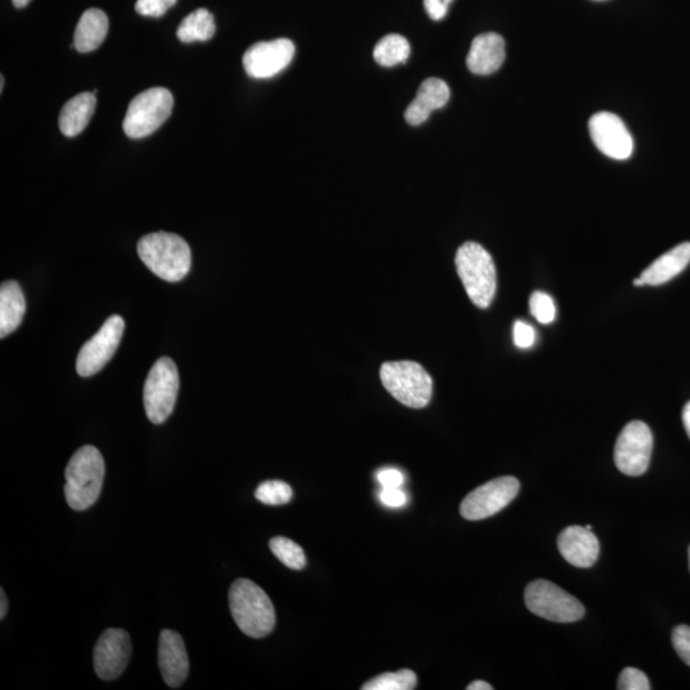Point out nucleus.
Listing matches in <instances>:
<instances>
[{
  "instance_id": "obj_1",
  "label": "nucleus",
  "mask_w": 690,
  "mask_h": 690,
  "mask_svg": "<svg viewBox=\"0 0 690 690\" xmlns=\"http://www.w3.org/2000/svg\"><path fill=\"white\" fill-rule=\"evenodd\" d=\"M137 252L147 268L165 282H181L184 276L190 273L191 248L177 234H147L138 241Z\"/></svg>"
},
{
  "instance_id": "obj_2",
  "label": "nucleus",
  "mask_w": 690,
  "mask_h": 690,
  "mask_svg": "<svg viewBox=\"0 0 690 690\" xmlns=\"http://www.w3.org/2000/svg\"><path fill=\"white\" fill-rule=\"evenodd\" d=\"M64 496L73 510L82 512L98 501L103 489L105 463L103 455L95 446L86 445L78 449L66 468Z\"/></svg>"
},
{
  "instance_id": "obj_3",
  "label": "nucleus",
  "mask_w": 690,
  "mask_h": 690,
  "mask_svg": "<svg viewBox=\"0 0 690 690\" xmlns=\"http://www.w3.org/2000/svg\"><path fill=\"white\" fill-rule=\"evenodd\" d=\"M229 607L237 627L246 636L264 638L273 632L276 623L273 602L256 583L237 579L229 590Z\"/></svg>"
},
{
  "instance_id": "obj_4",
  "label": "nucleus",
  "mask_w": 690,
  "mask_h": 690,
  "mask_svg": "<svg viewBox=\"0 0 690 690\" xmlns=\"http://www.w3.org/2000/svg\"><path fill=\"white\" fill-rule=\"evenodd\" d=\"M455 266L469 299L478 308H489L494 301L498 278L489 252L476 242H466L455 255Z\"/></svg>"
},
{
  "instance_id": "obj_5",
  "label": "nucleus",
  "mask_w": 690,
  "mask_h": 690,
  "mask_svg": "<svg viewBox=\"0 0 690 690\" xmlns=\"http://www.w3.org/2000/svg\"><path fill=\"white\" fill-rule=\"evenodd\" d=\"M380 379L384 388L406 407L420 409L430 403L434 383L420 363L386 362L380 368Z\"/></svg>"
},
{
  "instance_id": "obj_6",
  "label": "nucleus",
  "mask_w": 690,
  "mask_h": 690,
  "mask_svg": "<svg viewBox=\"0 0 690 690\" xmlns=\"http://www.w3.org/2000/svg\"><path fill=\"white\" fill-rule=\"evenodd\" d=\"M173 95L165 87L141 92L128 105L123 131L130 138H144L163 126L172 114Z\"/></svg>"
},
{
  "instance_id": "obj_7",
  "label": "nucleus",
  "mask_w": 690,
  "mask_h": 690,
  "mask_svg": "<svg viewBox=\"0 0 690 690\" xmlns=\"http://www.w3.org/2000/svg\"><path fill=\"white\" fill-rule=\"evenodd\" d=\"M524 601L532 614L554 623H575L586 613L581 601L544 579L528 584Z\"/></svg>"
},
{
  "instance_id": "obj_8",
  "label": "nucleus",
  "mask_w": 690,
  "mask_h": 690,
  "mask_svg": "<svg viewBox=\"0 0 690 690\" xmlns=\"http://www.w3.org/2000/svg\"><path fill=\"white\" fill-rule=\"evenodd\" d=\"M179 375L176 363L163 357L155 362L145 381L144 404L146 416L155 425L168 420L176 407Z\"/></svg>"
},
{
  "instance_id": "obj_9",
  "label": "nucleus",
  "mask_w": 690,
  "mask_h": 690,
  "mask_svg": "<svg viewBox=\"0 0 690 690\" xmlns=\"http://www.w3.org/2000/svg\"><path fill=\"white\" fill-rule=\"evenodd\" d=\"M521 483L515 477L505 476L477 487L460 504V514L467 521H482L498 514L517 498Z\"/></svg>"
},
{
  "instance_id": "obj_10",
  "label": "nucleus",
  "mask_w": 690,
  "mask_h": 690,
  "mask_svg": "<svg viewBox=\"0 0 690 690\" xmlns=\"http://www.w3.org/2000/svg\"><path fill=\"white\" fill-rule=\"evenodd\" d=\"M653 436L642 421L628 423L620 432L615 445V464L624 475L642 476L650 467Z\"/></svg>"
},
{
  "instance_id": "obj_11",
  "label": "nucleus",
  "mask_w": 690,
  "mask_h": 690,
  "mask_svg": "<svg viewBox=\"0 0 690 690\" xmlns=\"http://www.w3.org/2000/svg\"><path fill=\"white\" fill-rule=\"evenodd\" d=\"M124 331V320L121 316L109 317L101 329L84 344L78 353L76 370L78 375L89 377L99 372L112 360L121 343Z\"/></svg>"
},
{
  "instance_id": "obj_12",
  "label": "nucleus",
  "mask_w": 690,
  "mask_h": 690,
  "mask_svg": "<svg viewBox=\"0 0 690 690\" xmlns=\"http://www.w3.org/2000/svg\"><path fill=\"white\" fill-rule=\"evenodd\" d=\"M131 653V638L126 630L117 628L105 630L94 648L96 675L105 682L119 678L130 662Z\"/></svg>"
},
{
  "instance_id": "obj_13",
  "label": "nucleus",
  "mask_w": 690,
  "mask_h": 690,
  "mask_svg": "<svg viewBox=\"0 0 690 690\" xmlns=\"http://www.w3.org/2000/svg\"><path fill=\"white\" fill-rule=\"evenodd\" d=\"M294 52L296 48L289 39L261 41L243 55V66L252 78L274 77L291 64Z\"/></svg>"
},
{
  "instance_id": "obj_14",
  "label": "nucleus",
  "mask_w": 690,
  "mask_h": 690,
  "mask_svg": "<svg viewBox=\"0 0 690 690\" xmlns=\"http://www.w3.org/2000/svg\"><path fill=\"white\" fill-rule=\"evenodd\" d=\"M592 141L602 154L615 160L628 159L633 154V137L618 115L601 112L590 119Z\"/></svg>"
},
{
  "instance_id": "obj_15",
  "label": "nucleus",
  "mask_w": 690,
  "mask_h": 690,
  "mask_svg": "<svg viewBox=\"0 0 690 690\" xmlns=\"http://www.w3.org/2000/svg\"><path fill=\"white\" fill-rule=\"evenodd\" d=\"M159 667L165 684L179 688L190 673V661L181 634L165 629L159 639Z\"/></svg>"
},
{
  "instance_id": "obj_16",
  "label": "nucleus",
  "mask_w": 690,
  "mask_h": 690,
  "mask_svg": "<svg viewBox=\"0 0 690 690\" xmlns=\"http://www.w3.org/2000/svg\"><path fill=\"white\" fill-rule=\"evenodd\" d=\"M561 556L577 568H591L600 556V542L586 527L565 528L558 538Z\"/></svg>"
},
{
  "instance_id": "obj_17",
  "label": "nucleus",
  "mask_w": 690,
  "mask_h": 690,
  "mask_svg": "<svg viewBox=\"0 0 690 690\" xmlns=\"http://www.w3.org/2000/svg\"><path fill=\"white\" fill-rule=\"evenodd\" d=\"M504 59V39L494 32H489L473 40L467 57V67L475 75H491L503 66Z\"/></svg>"
},
{
  "instance_id": "obj_18",
  "label": "nucleus",
  "mask_w": 690,
  "mask_h": 690,
  "mask_svg": "<svg viewBox=\"0 0 690 690\" xmlns=\"http://www.w3.org/2000/svg\"><path fill=\"white\" fill-rule=\"evenodd\" d=\"M450 99L449 86L440 78H429L423 82L416 98L409 105L406 119L411 126H420L429 119L434 110L445 107Z\"/></svg>"
},
{
  "instance_id": "obj_19",
  "label": "nucleus",
  "mask_w": 690,
  "mask_h": 690,
  "mask_svg": "<svg viewBox=\"0 0 690 690\" xmlns=\"http://www.w3.org/2000/svg\"><path fill=\"white\" fill-rule=\"evenodd\" d=\"M690 262V242L680 243L659 259L653 261L641 274L647 285H661L670 282L687 268Z\"/></svg>"
},
{
  "instance_id": "obj_20",
  "label": "nucleus",
  "mask_w": 690,
  "mask_h": 690,
  "mask_svg": "<svg viewBox=\"0 0 690 690\" xmlns=\"http://www.w3.org/2000/svg\"><path fill=\"white\" fill-rule=\"evenodd\" d=\"M109 31L108 16L101 9L90 8L77 23L73 48L80 53H90L98 49Z\"/></svg>"
},
{
  "instance_id": "obj_21",
  "label": "nucleus",
  "mask_w": 690,
  "mask_h": 690,
  "mask_svg": "<svg viewBox=\"0 0 690 690\" xmlns=\"http://www.w3.org/2000/svg\"><path fill=\"white\" fill-rule=\"evenodd\" d=\"M96 108L94 92H82L68 100L59 115V130L67 137L80 135L89 124Z\"/></svg>"
},
{
  "instance_id": "obj_22",
  "label": "nucleus",
  "mask_w": 690,
  "mask_h": 690,
  "mask_svg": "<svg viewBox=\"0 0 690 690\" xmlns=\"http://www.w3.org/2000/svg\"><path fill=\"white\" fill-rule=\"evenodd\" d=\"M26 301L20 284L6 282L0 288V338H6L21 325Z\"/></svg>"
},
{
  "instance_id": "obj_23",
  "label": "nucleus",
  "mask_w": 690,
  "mask_h": 690,
  "mask_svg": "<svg viewBox=\"0 0 690 690\" xmlns=\"http://www.w3.org/2000/svg\"><path fill=\"white\" fill-rule=\"evenodd\" d=\"M215 29L213 15L207 9L200 8L184 18L178 27L177 36L182 43L186 44L207 41L213 38Z\"/></svg>"
},
{
  "instance_id": "obj_24",
  "label": "nucleus",
  "mask_w": 690,
  "mask_h": 690,
  "mask_svg": "<svg viewBox=\"0 0 690 690\" xmlns=\"http://www.w3.org/2000/svg\"><path fill=\"white\" fill-rule=\"evenodd\" d=\"M409 54L411 46L408 40L397 34L384 36L374 49L375 61L383 67H393L407 62Z\"/></svg>"
},
{
  "instance_id": "obj_25",
  "label": "nucleus",
  "mask_w": 690,
  "mask_h": 690,
  "mask_svg": "<svg viewBox=\"0 0 690 690\" xmlns=\"http://www.w3.org/2000/svg\"><path fill=\"white\" fill-rule=\"evenodd\" d=\"M416 687L417 675L408 669L381 674L362 685L363 690H412Z\"/></svg>"
},
{
  "instance_id": "obj_26",
  "label": "nucleus",
  "mask_w": 690,
  "mask_h": 690,
  "mask_svg": "<svg viewBox=\"0 0 690 690\" xmlns=\"http://www.w3.org/2000/svg\"><path fill=\"white\" fill-rule=\"evenodd\" d=\"M270 550L285 567L302 570L306 567V555L302 547L285 537H274L270 540Z\"/></svg>"
},
{
  "instance_id": "obj_27",
  "label": "nucleus",
  "mask_w": 690,
  "mask_h": 690,
  "mask_svg": "<svg viewBox=\"0 0 690 690\" xmlns=\"http://www.w3.org/2000/svg\"><path fill=\"white\" fill-rule=\"evenodd\" d=\"M255 498L266 505L288 504L293 499V490L283 481H266L257 487Z\"/></svg>"
},
{
  "instance_id": "obj_28",
  "label": "nucleus",
  "mask_w": 690,
  "mask_h": 690,
  "mask_svg": "<svg viewBox=\"0 0 690 690\" xmlns=\"http://www.w3.org/2000/svg\"><path fill=\"white\" fill-rule=\"evenodd\" d=\"M529 311L540 324L549 325L556 317L554 299L544 292H533L529 298Z\"/></svg>"
},
{
  "instance_id": "obj_29",
  "label": "nucleus",
  "mask_w": 690,
  "mask_h": 690,
  "mask_svg": "<svg viewBox=\"0 0 690 690\" xmlns=\"http://www.w3.org/2000/svg\"><path fill=\"white\" fill-rule=\"evenodd\" d=\"M619 690H650V680L643 671L627 667L621 671L618 682Z\"/></svg>"
},
{
  "instance_id": "obj_30",
  "label": "nucleus",
  "mask_w": 690,
  "mask_h": 690,
  "mask_svg": "<svg viewBox=\"0 0 690 690\" xmlns=\"http://www.w3.org/2000/svg\"><path fill=\"white\" fill-rule=\"evenodd\" d=\"M177 2L178 0H137L136 12L145 17H161Z\"/></svg>"
},
{
  "instance_id": "obj_31",
  "label": "nucleus",
  "mask_w": 690,
  "mask_h": 690,
  "mask_svg": "<svg viewBox=\"0 0 690 690\" xmlns=\"http://www.w3.org/2000/svg\"><path fill=\"white\" fill-rule=\"evenodd\" d=\"M673 646L680 659L690 666V627L678 625L673 630Z\"/></svg>"
},
{
  "instance_id": "obj_32",
  "label": "nucleus",
  "mask_w": 690,
  "mask_h": 690,
  "mask_svg": "<svg viewBox=\"0 0 690 690\" xmlns=\"http://www.w3.org/2000/svg\"><path fill=\"white\" fill-rule=\"evenodd\" d=\"M513 339L518 348H531L532 345L535 344L536 331L531 325L527 324V322L515 321Z\"/></svg>"
},
{
  "instance_id": "obj_33",
  "label": "nucleus",
  "mask_w": 690,
  "mask_h": 690,
  "mask_svg": "<svg viewBox=\"0 0 690 690\" xmlns=\"http://www.w3.org/2000/svg\"><path fill=\"white\" fill-rule=\"evenodd\" d=\"M376 478L383 489H400L406 481V477L397 468L381 469L377 472Z\"/></svg>"
},
{
  "instance_id": "obj_34",
  "label": "nucleus",
  "mask_w": 690,
  "mask_h": 690,
  "mask_svg": "<svg viewBox=\"0 0 690 690\" xmlns=\"http://www.w3.org/2000/svg\"><path fill=\"white\" fill-rule=\"evenodd\" d=\"M379 498L388 508H402L408 501V496L402 489H383Z\"/></svg>"
},
{
  "instance_id": "obj_35",
  "label": "nucleus",
  "mask_w": 690,
  "mask_h": 690,
  "mask_svg": "<svg viewBox=\"0 0 690 690\" xmlns=\"http://www.w3.org/2000/svg\"><path fill=\"white\" fill-rule=\"evenodd\" d=\"M452 2L453 0H425V9L432 20L440 21L446 16Z\"/></svg>"
},
{
  "instance_id": "obj_36",
  "label": "nucleus",
  "mask_w": 690,
  "mask_h": 690,
  "mask_svg": "<svg viewBox=\"0 0 690 690\" xmlns=\"http://www.w3.org/2000/svg\"><path fill=\"white\" fill-rule=\"evenodd\" d=\"M8 611V601L4 590H0V619L6 618Z\"/></svg>"
},
{
  "instance_id": "obj_37",
  "label": "nucleus",
  "mask_w": 690,
  "mask_h": 690,
  "mask_svg": "<svg viewBox=\"0 0 690 690\" xmlns=\"http://www.w3.org/2000/svg\"><path fill=\"white\" fill-rule=\"evenodd\" d=\"M683 423L685 427V431H687V434L690 439V402L685 404V407L683 409Z\"/></svg>"
},
{
  "instance_id": "obj_38",
  "label": "nucleus",
  "mask_w": 690,
  "mask_h": 690,
  "mask_svg": "<svg viewBox=\"0 0 690 690\" xmlns=\"http://www.w3.org/2000/svg\"><path fill=\"white\" fill-rule=\"evenodd\" d=\"M467 689L468 690H492L494 688H492L489 683L482 682V680H477V682H473V683L469 684Z\"/></svg>"
},
{
  "instance_id": "obj_39",
  "label": "nucleus",
  "mask_w": 690,
  "mask_h": 690,
  "mask_svg": "<svg viewBox=\"0 0 690 690\" xmlns=\"http://www.w3.org/2000/svg\"><path fill=\"white\" fill-rule=\"evenodd\" d=\"M13 4H15V7L17 8H23L26 7L27 4L31 2V0H12Z\"/></svg>"
},
{
  "instance_id": "obj_40",
  "label": "nucleus",
  "mask_w": 690,
  "mask_h": 690,
  "mask_svg": "<svg viewBox=\"0 0 690 690\" xmlns=\"http://www.w3.org/2000/svg\"><path fill=\"white\" fill-rule=\"evenodd\" d=\"M634 285H637V287H642V285L646 284H644L643 280L641 279V276H639L638 279L634 280Z\"/></svg>"
},
{
  "instance_id": "obj_41",
  "label": "nucleus",
  "mask_w": 690,
  "mask_h": 690,
  "mask_svg": "<svg viewBox=\"0 0 690 690\" xmlns=\"http://www.w3.org/2000/svg\"><path fill=\"white\" fill-rule=\"evenodd\" d=\"M4 89V76H0V91Z\"/></svg>"
},
{
  "instance_id": "obj_42",
  "label": "nucleus",
  "mask_w": 690,
  "mask_h": 690,
  "mask_svg": "<svg viewBox=\"0 0 690 690\" xmlns=\"http://www.w3.org/2000/svg\"><path fill=\"white\" fill-rule=\"evenodd\" d=\"M586 528H587V529H590V531H592V526H591V524H587Z\"/></svg>"
},
{
  "instance_id": "obj_43",
  "label": "nucleus",
  "mask_w": 690,
  "mask_h": 690,
  "mask_svg": "<svg viewBox=\"0 0 690 690\" xmlns=\"http://www.w3.org/2000/svg\"><path fill=\"white\" fill-rule=\"evenodd\" d=\"M689 569H690V547H689Z\"/></svg>"
},
{
  "instance_id": "obj_44",
  "label": "nucleus",
  "mask_w": 690,
  "mask_h": 690,
  "mask_svg": "<svg viewBox=\"0 0 690 690\" xmlns=\"http://www.w3.org/2000/svg\"><path fill=\"white\" fill-rule=\"evenodd\" d=\"M597 2H602V0H597Z\"/></svg>"
}]
</instances>
